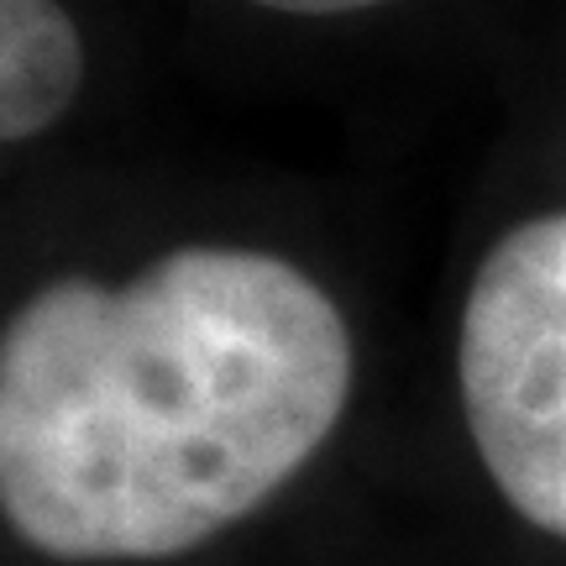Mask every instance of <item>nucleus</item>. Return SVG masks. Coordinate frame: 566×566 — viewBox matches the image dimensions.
<instances>
[{"instance_id": "f257e3e1", "label": "nucleus", "mask_w": 566, "mask_h": 566, "mask_svg": "<svg viewBox=\"0 0 566 566\" xmlns=\"http://www.w3.org/2000/svg\"><path fill=\"white\" fill-rule=\"evenodd\" d=\"M352 336L252 247L59 279L0 331V520L59 562H168L263 509L336 430Z\"/></svg>"}, {"instance_id": "f03ea898", "label": "nucleus", "mask_w": 566, "mask_h": 566, "mask_svg": "<svg viewBox=\"0 0 566 566\" xmlns=\"http://www.w3.org/2000/svg\"><path fill=\"white\" fill-rule=\"evenodd\" d=\"M457 378L488 478L530 525L566 541V210L514 226L483 258Z\"/></svg>"}, {"instance_id": "7ed1b4c3", "label": "nucleus", "mask_w": 566, "mask_h": 566, "mask_svg": "<svg viewBox=\"0 0 566 566\" xmlns=\"http://www.w3.org/2000/svg\"><path fill=\"white\" fill-rule=\"evenodd\" d=\"M80 80L84 42L59 0H0V142L48 132Z\"/></svg>"}, {"instance_id": "20e7f679", "label": "nucleus", "mask_w": 566, "mask_h": 566, "mask_svg": "<svg viewBox=\"0 0 566 566\" xmlns=\"http://www.w3.org/2000/svg\"><path fill=\"white\" fill-rule=\"evenodd\" d=\"M268 11H294V17H342V11H367V6H384V0H252Z\"/></svg>"}]
</instances>
